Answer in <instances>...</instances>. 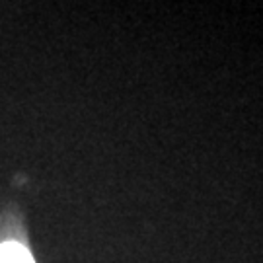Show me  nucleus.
<instances>
[{
  "label": "nucleus",
  "instance_id": "f257e3e1",
  "mask_svg": "<svg viewBox=\"0 0 263 263\" xmlns=\"http://www.w3.org/2000/svg\"><path fill=\"white\" fill-rule=\"evenodd\" d=\"M0 263H33V259L26 248L8 242L0 246Z\"/></svg>",
  "mask_w": 263,
  "mask_h": 263
}]
</instances>
